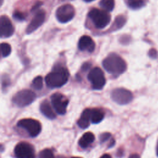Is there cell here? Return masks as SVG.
Wrapping results in <instances>:
<instances>
[{
  "label": "cell",
  "mask_w": 158,
  "mask_h": 158,
  "mask_svg": "<svg viewBox=\"0 0 158 158\" xmlns=\"http://www.w3.org/2000/svg\"><path fill=\"white\" fill-rule=\"evenodd\" d=\"M102 66L108 73L114 76H118L127 70L125 61L115 53L110 54L103 60Z\"/></svg>",
  "instance_id": "obj_1"
},
{
  "label": "cell",
  "mask_w": 158,
  "mask_h": 158,
  "mask_svg": "<svg viewBox=\"0 0 158 158\" xmlns=\"http://www.w3.org/2000/svg\"><path fill=\"white\" fill-rule=\"evenodd\" d=\"M69 77L67 70L62 67H57L45 77L46 85L51 88H59L64 85Z\"/></svg>",
  "instance_id": "obj_2"
},
{
  "label": "cell",
  "mask_w": 158,
  "mask_h": 158,
  "mask_svg": "<svg viewBox=\"0 0 158 158\" xmlns=\"http://www.w3.org/2000/svg\"><path fill=\"white\" fill-rule=\"evenodd\" d=\"M88 16L95 27L99 29H102L107 27L111 19L109 13L96 8L91 9L88 13Z\"/></svg>",
  "instance_id": "obj_3"
},
{
  "label": "cell",
  "mask_w": 158,
  "mask_h": 158,
  "mask_svg": "<svg viewBox=\"0 0 158 158\" xmlns=\"http://www.w3.org/2000/svg\"><path fill=\"white\" fill-rule=\"evenodd\" d=\"M36 94L30 89L17 92L12 98V102L19 107H23L31 104L36 99Z\"/></svg>",
  "instance_id": "obj_4"
},
{
  "label": "cell",
  "mask_w": 158,
  "mask_h": 158,
  "mask_svg": "<svg viewBox=\"0 0 158 158\" xmlns=\"http://www.w3.org/2000/svg\"><path fill=\"white\" fill-rule=\"evenodd\" d=\"M88 79L94 89H101L106 84L104 73L99 67H94L89 71L88 75Z\"/></svg>",
  "instance_id": "obj_5"
},
{
  "label": "cell",
  "mask_w": 158,
  "mask_h": 158,
  "mask_svg": "<svg viewBox=\"0 0 158 158\" xmlns=\"http://www.w3.org/2000/svg\"><path fill=\"white\" fill-rule=\"evenodd\" d=\"M17 126L26 130L31 137L38 136L41 130V125L40 123L32 118H23L19 120Z\"/></svg>",
  "instance_id": "obj_6"
},
{
  "label": "cell",
  "mask_w": 158,
  "mask_h": 158,
  "mask_svg": "<svg viewBox=\"0 0 158 158\" xmlns=\"http://www.w3.org/2000/svg\"><path fill=\"white\" fill-rule=\"evenodd\" d=\"M110 96L112 99L120 105L127 104L133 99V94L131 92L123 88L114 89L112 90Z\"/></svg>",
  "instance_id": "obj_7"
},
{
  "label": "cell",
  "mask_w": 158,
  "mask_h": 158,
  "mask_svg": "<svg viewBox=\"0 0 158 158\" xmlns=\"http://www.w3.org/2000/svg\"><path fill=\"white\" fill-rule=\"evenodd\" d=\"M75 16L74 7L70 4H65L57 8L56 17L60 23H67L70 21Z\"/></svg>",
  "instance_id": "obj_8"
},
{
  "label": "cell",
  "mask_w": 158,
  "mask_h": 158,
  "mask_svg": "<svg viewBox=\"0 0 158 158\" xmlns=\"http://www.w3.org/2000/svg\"><path fill=\"white\" fill-rule=\"evenodd\" d=\"M51 100L52 105L57 114L64 115L66 113L69 100L64 95L56 93L51 96Z\"/></svg>",
  "instance_id": "obj_9"
},
{
  "label": "cell",
  "mask_w": 158,
  "mask_h": 158,
  "mask_svg": "<svg viewBox=\"0 0 158 158\" xmlns=\"http://www.w3.org/2000/svg\"><path fill=\"white\" fill-rule=\"evenodd\" d=\"M14 153L17 158H35L33 147L26 142L18 143L15 147Z\"/></svg>",
  "instance_id": "obj_10"
},
{
  "label": "cell",
  "mask_w": 158,
  "mask_h": 158,
  "mask_svg": "<svg viewBox=\"0 0 158 158\" xmlns=\"http://www.w3.org/2000/svg\"><path fill=\"white\" fill-rule=\"evenodd\" d=\"M14 31L13 25L6 15H2L0 19V35L1 38H9Z\"/></svg>",
  "instance_id": "obj_11"
},
{
  "label": "cell",
  "mask_w": 158,
  "mask_h": 158,
  "mask_svg": "<svg viewBox=\"0 0 158 158\" xmlns=\"http://www.w3.org/2000/svg\"><path fill=\"white\" fill-rule=\"evenodd\" d=\"M45 20V12L43 10H40L36 12L31 20L30 23L28 25L26 29V33L30 34L38 29L44 22Z\"/></svg>",
  "instance_id": "obj_12"
},
{
  "label": "cell",
  "mask_w": 158,
  "mask_h": 158,
  "mask_svg": "<svg viewBox=\"0 0 158 158\" xmlns=\"http://www.w3.org/2000/svg\"><path fill=\"white\" fill-rule=\"evenodd\" d=\"M78 46V49L82 51L92 52L95 49V43L90 36L84 35L80 38Z\"/></svg>",
  "instance_id": "obj_13"
},
{
  "label": "cell",
  "mask_w": 158,
  "mask_h": 158,
  "mask_svg": "<svg viewBox=\"0 0 158 158\" xmlns=\"http://www.w3.org/2000/svg\"><path fill=\"white\" fill-rule=\"evenodd\" d=\"M40 109L41 112L47 118L49 119H54L56 118V114L48 101H43L40 104Z\"/></svg>",
  "instance_id": "obj_14"
},
{
  "label": "cell",
  "mask_w": 158,
  "mask_h": 158,
  "mask_svg": "<svg viewBox=\"0 0 158 158\" xmlns=\"http://www.w3.org/2000/svg\"><path fill=\"white\" fill-rule=\"evenodd\" d=\"M91 121V109H86L82 112L77 123L81 128H86L89 125Z\"/></svg>",
  "instance_id": "obj_15"
},
{
  "label": "cell",
  "mask_w": 158,
  "mask_h": 158,
  "mask_svg": "<svg viewBox=\"0 0 158 158\" xmlns=\"http://www.w3.org/2000/svg\"><path fill=\"white\" fill-rule=\"evenodd\" d=\"M94 140V136L91 132L85 133L80 139L78 144L82 148H86Z\"/></svg>",
  "instance_id": "obj_16"
},
{
  "label": "cell",
  "mask_w": 158,
  "mask_h": 158,
  "mask_svg": "<svg viewBox=\"0 0 158 158\" xmlns=\"http://www.w3.org/2000/svg\"><path fill=\"white\" fill-rule=\"evenodd\" d=\"M104 117V113L100 109H91V122L93 123H98L101 122Z\"/></svg>",
  "instance_id": "obj_17"
},
{
  "label": "cell",
  "mask_w": 158,
  "mask_h": 158,
  "mask_svg": "<svg viewBox=\"0 0 158 158\" xmlns=\"http://www.w3.org/2000/svg\"><path fill=\"white\" fill-rule=\"evenodd\" d=\"M128 6L133 10H137L142 8L146 5V0H127Z\"/></svg>",
  "instance_id": "obj_18"
},
{
  "label": "cell",
  "mask_w": 158,
  "mask_h": 158,
  "mask_svg": "<svg viewBox=\"0 0 158 158\" xmlns=\"http://www.w3.org/2000/svg\"><path fill=\"white\" fill-rule=\"evenodd\" d=\"M125 22H126V18L123 15L117 16L115 18L114 23L112 26V30L115 31L121 28L125 24Z\"/></svg>",
  "instance_id": "obj_19"
},
{
  "label": "cell",
  "mask_w": 158,
  "mask_h": 158,
  "mask_svg": "<svg viewBox=\"0 0 158 158\" xmlns=\"http://www.w3.org/2000/svg\"><path fill=\"white\" fill-rule=\"evenodd\" d=\"M100 6L107 11H112L115 6L114 0H101L99 2Z\"/></svg>",
  "instance_id": "obj_20"
},
{
  "label": "cell",
  "mask_w": 158,
  "mask_h": 158,
  "mask_svg": "<svg viewBox=\"0 0 158 158\" xmlns=\"http://www.w3.org/2000/svg\"><path fill=\"white\" fill-rule=\"evenodd\" d=\"M31 86L34 89L36 90L41 89L43 86V78L41 76H38L36 78H35L32 81Z\"/></svg>",
  "instance_id": "obj_21"
},
{
  "label": "cell",
  "mask_w": 158,
  "mask_h": 158,
  "mask_svg": "<svg viewBox=\"0 0 158 158\" xmlns=\"http://www.w3.org/2000/svg\"><path fill=\"white\" fill-rule=\"evenodd\" d=\"M1 51L2 57H7L11 52V47L8 43H2L1 44Z\"/></svg>",
  "instance_id": "obj_22"
},
{
  "label": "cell",
  "mask_w": 158,
  "mask_h": 158,
  "mask_svg": "<svg viewBox=\"0 0 158 158\" xmlns=\"http://www.w3.org/2000/svg\"><path fill=\"white\" fill-rule=\"evenodd\" d=\"M38 158H54V157L53 152L51 149H45L40 152Z\"/></svg>",
  "instance_id": "obj_23"
},
{
  "label": "cell",
  "mask_w": 158,
  "mask_h": 158,
  "mask_svg": "<svg viewBox=\"0 0 158 158\" xmlns=\"http://www.w3.org/2000/svg\"><path fill=\"white\" fill-rule=\"evenodd\" d=\"M13 17L19 21H22L25 19V15L22 12L19 11L14 12L13 14Z\"/></svg>",
  "instance_id": "obj_24"
},
{
  "label": "cell",
  "mask_w": 158,
  "mask_h": 158,
  "mask_svg": "<svg viewBox=\"0 0 158 158\" xmlns=\"http://www.w3.org/2000/svg\"><path fill=\"white\" fill-rule=\"evenodd\" d=\"M110 136H111V135L109 133H102L99 136L100 142L101 143H104L105 141L108 140L110 138Z\"/></svg>",
  "instance_id": "obj_25"
},
{
  "label": "cell",
  "mask_w": 158,
  "mask_h": 158,
  "mask_svg": "<svg viewBox=\"0 0 158 158\" xmlns=\"http://www.w3.org/2000/svg\"><path fill=\"white\" fill-rule=\"evenodd\" d=\"M149 55L151 57L156 58L157 57V52L154 49H151L149 52Z\"/></svg>",
  "instance_id": "obj_26"
},
{
  "label": "cell",
  "mask_w": 158,
  "mask_h": 158,
  "mask_svg": "<svg viewBox=\"0 0 158 158\" xmlns=\"http://www.w3.org/2000/svg\"><path fill=\"white\" fill-rule=\"evenodd\" d=\"M89 66H90V64H88V63H85L84 64V65H83L82 67V69L84 70V71L88 70L89 68Z\"/></svg>",
  "instance_id": "obj_27"
},
{
  "label": "cell",
  "mask_w": 158,
  "mask_h": 158,
  "mask_svg": "<svg viewBox=\"0 0 158 158\" xmlns=\"http://www.w3.org/2000/svg\"><path fill=\"white\" fill-rule=\"evenodd\" d=\"M129 158H140V156L137 154H133L130 156Z\"/></svg>",
  "instance_id": "obj_28"
},
{
  "label": "cell",
  "mask_w": 158,
  "mask_h": 158,
  "mask_svg": "<svg viewBox=\"0 0 158 158\" xmlns=\"http://www.w3.org/2000/svg\"><path fill=\"white\" fill-rule=\"evenodd\" d=\"M100 158H112V157H111V156L109 154H105L102 155Z\"/></svg>",
  "instance_id": "obj_29"
},
{
  "label": "cell",
  "mask_w": 158,
  "mask_h": 158,
  "mask_svg": "<svg viewBox=\"0 0 158 158\" xmlns=\"http://www.w3.org/2000/svg\"><path fill=\"white\" fill-rule=\"evenodd\" d=\"M54 158H66V157H65L64 156H57L55 157Z\"/></svg>",
  "instance_id": "obj_30"
},
{
  "label": "cell",
  "mask_w": 158,
  "mask_h": 158,
  "mask_svg": "<svg viewBox=\"0 0 158 158\" xmlns=\"http://www.w3.org/2000/svg\"><path fill=\"white\" fill-rule=\"evenodd\" d=\"M156 152H157V155L158 156V142H157V148H156Z\"/></svg>",
  "instance_id": "obj_31"
},
{
  "label": "cell",
  "mask_w": 158,
  "mask_h": 158,
  "mask_svg": "<svg viewBox=\"0 0 158 158\" xmlns=\"http://www.w3.org/2000/svg\"><path fill=\"white\" fill-rule=\"evenodd\" d=\"M85 2H91V1H94V0H84Z\"/></svg>",
  "instance_id": "obj_32"
},
{
  "label": "cell",
  "mask_w": 158,
  "mask_h": 158,
  "mask_svg": "<svg viewBox=\"0 0 158 158\" xmlns=\"http://www.w3.org/2000/svg\"><path fill=\"white\" fill-rule=\"evenodd\" d=\"M72 158H81V157H73Z\"/></svg>",
  "instance_id": "obj_33"
}]
</instances>
